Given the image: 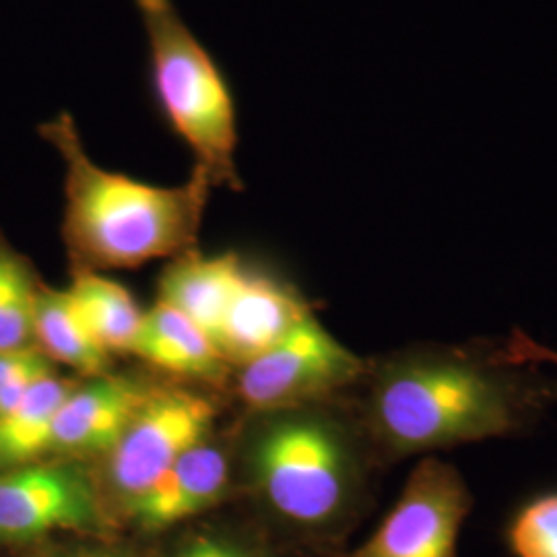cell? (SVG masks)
Wrapping results in <instances>:
<instances>
[{
	"label": "cell",
	"instance_id": "6da1fadb",
	"mask_svg": "<svg viewBox=\"0 0 557 557\" xmlns=\"http://www.w3.org/2000/svg\"><path fill=\"white\" fill-rule=\"evenodd\" d=\"M358 421L386 462L531 432L557 405V380L499 345H418L366 363Z\"/></svg>",
	"mask_w": 557,
	"mask_h": 557
},
{
	"label": "cell",
	"instance_id": "7a4b0ae2",
	"mask_svg": "<svg viewBox=\"0 0 557 557\" xmlns=\"http://www.w3.org/2000/svg\"><path fill=\"white\" fill-rule=\"evenodd\" d=\"M64 165L62 236L81 271L137 269L197 248L213 184L193 170L180 186H158L112 172L91 160L73 116L40 126Z\"/></svg>",
	"mask_w": 557,
	"mask_h": 557
},
{
	"label": "cell",
	"instance_id": "3957f363",
	"mask_svg": "<svg viewBox=\"0 0 557 557\" xmlns=\"http://www.w3.org/2000/svg\"><path fill=\"white\" fill-rule=\"evenodd\" d=\"M329 403L273 411L248 448L250 475L271 512L320 537L358 515L376 460L358 421Z\"/></svg>",
	"mask_w": 557,
	"mask_h": 557
},
{
	"label": "cell",
	"instance_id": "277c9868",
	"mask_svg": "<svg viewBox=\"0 0 557 557\" xmlns=\"http://www.w3.org/2000/svg\"><path fill=\"white\" fill-rule=\"evenodd\" d=\"M147 34V91L161 126L178 139L213 186L239 190L238 101L211 50L174 0H135Z\"/></svg>",
	"mask_w": 557,
	"mask_h": 557
},
{
	"label": "cell",
	"instance_id": "5b68a950",
	"mask_svg": "<svg viewBox=\"0 0 557 557\" xmlns=\"http://www.w3.org/2000/svg\"><path fill=\"white\" fill-rule=\"evenodd\" d=\"M366 363L310 314L275 347L242 366L239 397L262 413L329 403L356 388Z\"/></svg>",
	"mask_w": 557,
	"mask_h": 557
},
{
	"label": "cell",
	"instance_id": "8992f818",
	"mask_svg": "<svg viewBox=\"0 0 557 557\" xmlns=\"http://www.w3.org/2000/svg\"><path fill=\"white\" fill-rule=\"evenodd\" d=\"M218 418L213 400L186 388L151 391L108 453V479L124 510L188 450L205 442Z\"/></svg>",
	"mask_w": 557,
	"mask_h": 557
},
{
	"label": "cell",
	"instance_id": "52a82bcc",
	"mask_svg": "<svg viewBox=\"0 0 557 557\" xmlns=\"http://www.w3.org/2000/svg\"><path fill=\"white\" fill-rule=\"evenodd\" d=\"M473 494L455 465L425 457L372 537L347 557H458Z\"/></svg>",
	"mask_w": 557,
	"mask_h": 557
},
{
	"label": "cell",
	"instance_id": "ba28073f",
	"mask_svg": "<svg viewBox=\"0 0 557 557\" xmlns=\"http://www.w3.org/2000/svg\"><path fill=\"white\" fill-rule=\"evenodd\" d=\"M100 494L75 465L29 462L0 475V541L100 529Z\"/></svg>",
	"mask_w": 557,
	"mask_h": 557
},
{
	"label": "cell",
	"instance_id": "9c48e42d",
	"mask_svg": "<svg viewBox=\"0 0 557 557\" xmlns=\"http://www.w3.org/2000/svg\"><path fill=\"white\" fill-rule=\"evenodd\" d=\"M310 314L308 301L294 285L246 262L215 341L218 349L227 363L242 368L275 347Z\"/></svg>",
	"mask_w": 557,
	"mask_h": 557
},
{
	"label": "cell",
	"instance_id": "30bf717a",
	"mask_svg": "<svg viewBox=\"0 0 557 557\" xmlns=\"http://www.w3.org/2000/svg\"><path fill=\"white\" fill-rule=\"evenodd\" d=\"M149 395L137 380L108 374L75 386L52 423L50 453L108 455Z\"/></svg>",
	"mask_w": 557,
	"mask_h": 557
},
{
	"label": "cell",
	"instance_id": "8fae6325",
	"mask_svg": "<svg viewBox=\"0 0 557 557\" xmlns=\"http://www.w3.org/2000/svg\"><path fill=\"white\" fill-rule=\"evenodd\" d=\"M227 483V453L220 444L205 440L178 458L140 498L135 499L126 508V515L143 531L160 533L213 508L223 498Z\"/></svg>",
	"mask_w": 557,
	"mask_h": 557
},
{
	"label": "cell",
	"instance_id": "7c38bea8",
	"mask_svg": "<svg viewBox=\"0 0 557 557\" xmlns=\"http://www.w3.org/2000/svg\"><path fill=\"white\" fill-rule=\"evenodd\" d=\"M244 269L246 259L236 250L220 255L188 250L161 273L160 299L199 324L215 343Z\"/></svg>",
	"mask_w": 557,
	"mask_h": 557
},
{
	"label": "cell",
	"instance_id": "4fadbf2b",
	"mask_svg": "<svg viewBox=\"0 0 557 557\" xmlns=\"http://www.w3.org/2000/svg\"><path fill=\"white\" fill-rule=\"evenodd\" d=\"M133 356L182 379L220 380L227 368L213 338L161 299L145 312Z\"/></svg>",
	"mask_w": 557,
	"mask_h": 557
},
{
	"label": "cell",
	"instance_id": "5bb4252c",
	"mask_svg": "<svg viewBox=\"0 0 557 557\" xmlns=\"http://www.w3.org/2000/svg\"><path fill=\"white\" fill-rule=\"evenodd\" d=\"M34 338H38L41 354L50 361L64 363L91 379L106 374L110 351L91 333L66 289H38Z\"/></svg>",
	"mask_w": 557,
	"mask_h": 557
},
{
	"label": "cell",
	"instance_id": "9a60e30c",
	"mask_svg": "<svg viewBox=\"0 0 557 557\" xmlns=\"http://www.w3.org/2000/svg\"><path fill=\"white\" fill-rule=\"evenodd\" d=\"M73 391L66 380L50 374L36 382L20 403L0 416V469H15L50 453L52 423L62 400Z\"/></svg>",
	"mask_w": 557,
	"mask_h": 557
},
{
	"label": "cell",
	"instance_id": "2e32d148",
	"mask_svg": "<svg viewBox=\"0 0 557 557\" xmlns=\"http://www.w3.org/2000/svg\"><path fill=\"white\" fill-rule=\"evenodd\" d=\"M66 292L110 354H133L145 312L124 285L98 271H79Z\"/></svg>",
	"mask_w": 557,
	"mask_h": 557
},
{
	"label": "cell",
	"instance_id": "e0dca14e",
	"mask_svg": "<svg viewBox=\"0 0 557 557\" xmlns=\"http://www.w3.org/2000/svg\"><path fill=\"white\" fill-rule=\"evenodd\" d=\"M36 296L27 262L0 239V349L32 347Z\"/></svg>",
	"mask_w": 557,
	"mask_h": 557
},
{
	"label": "cell",
	"instance_id": "ac0fdd59",
	"mask_svg": "<svg viewBox=\"0 0 557 557\" xmlns=\"http://www.w3.org/2000/svg\"><path fill=\"white\" fill-rule=\"evenodd\" d=\"M512 557H557V490L518 506L506 524Z\"/></svg>",
	"mask_w": 557,
	"mask_h": 557
},
{
	"label": "cell",
	"instance_id": "d6986e66",
	"mask_svg": "<svg viewBox=\"0 0 557 557\" xmlns=\"http://www.w3.org/2000/svg\"><path fill=\"white\" fill-rule=\"evenodd\" d=\"M54 374L52 361L36 347L0 349V416L11 411L29 388Z\"/></svg>",
	"mask_w": 557,
	"mask_h": 557
},
{
	"label": "cell",
	"instance_id": "ffe728a7",
	"mask_svg": "<svg viewBox=\"0 0 557 557\" xmlns=\"http://www.w3.org/2000/svg\"><path fill=\"white\" fill-rule=\"evenodd\" d=\"M499 354L512 363L522 366H554L557 368V349H552L527 333L515 331L510 337L499 345Z\"/></svg>",
	"mask_w": 557,
	"mask_h": 557
},
{
	"label": "cell",
	"instance_id": "44dd1931",
	"mask_svg": "<svg viewBox=\"0 0 557 557\" xmlns=\"http://www.w3.org/2000/svg\"><path fill=\"white\" fill-rule=\"evenodd\" d=\"M176 557H257L246 547L220 535H197L180 547Z\"/></svg>",
	"mask_w": 557,
	"mask_h": 557
},
{
	"label": "cell",
	"instance_id": "7402d4cb",
	"mask_svg": "<svg viewBox=\"0 0 557 557\" xmlns=\"http://www.w3.org/2000/svg\"><path fill=\"white\" fill-rule=\"evenodd\" d=\"M71 557H128L124 556L122 552L116 549H110V547H89V549H83L79 554Z\"/></svg>",
	"mask_w": 557,
	"mask_h": 557
}]
</instances>
